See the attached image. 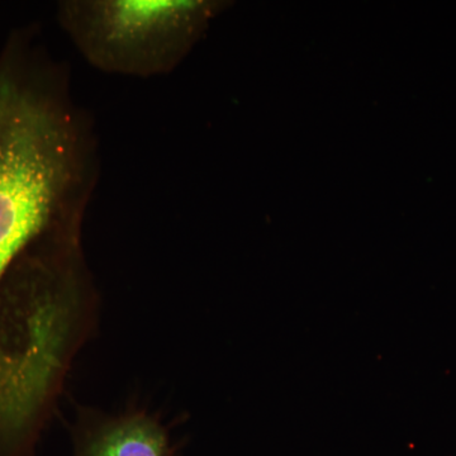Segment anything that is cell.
Returning a JSON list of instances; mask_svg holds the SVG:
<instances>
[{
	"mask_svg": "<svg viewBox=\"0 0 456 456\" xmlns=\"http://www.w3.org/2000/svg\"><path fill=\"white\" fill-rule=\"evenodd\" d=\"M224 8L209 0H62L56 20L95 70L150 79L176 70Z\"/></svg>",
	"mask_w": 456,
	"mask_h": 456,
	"instance_id": "1",
	"label": "cell"
},
{
	"mask_svg": "<svg viewBox=\"0 0 456 456\" xmlns=\"http://www.w3.org/2000/svg\"><path fill=\"white\" fill-rule=\"evenodd\" d=\"M70 437L73 456H179L169 428L139 408L112 413L77 404Z\"/></svg>",
	"mask_w": 456,
	"mask_h": 456,
	"instance_id": "2",
	"label": "cell"
}]
</instances>
